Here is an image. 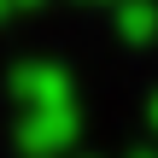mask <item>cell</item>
Returning <instances> with one entry per match:
<instances>
[{
    "label": "cell",
    "instance_id": "1",
    "mask_svg": "<svg viewBox=\"0 0 158 158\" xmlns=\"http://www.w3.org/2000/svg\"><path fill=\"white\" fill-rule=\"evenodd\" d=\"M76 129H82L76 94L41 100V106H18V147H23V158H59V152H70V147H76Z\"/></svg>",
    "mask_w": 158,
    "mask_h": 158
},
{
    "label": "cell",
    "instance_id": "2",
    "mask_svg": "<svg viewBox=\"0 0 158 158\" xmlns=\"http://www.w3.org/2000/svg\"><path fill=\"white\" fill-rule=\"evenodd\" d=\"M6 94H12V106H41V100H64V94H76V82H70V70L53 64V59H23V64H12Z\"/></svg>",
    "mask_w": 158,
    "mask_h": 158
},
{
    "label": "cell",
    "instance_id": "3",
    "mask_svg": "<svg viewBox=\"0 0 158 158\" xmlns=\"http://www.w3.org/2000/svg\"><path fill=\"white\" fill-rule=\"evenodd\" d=\"M111 23L129 47L158 41V0H111Z\"/></svg>",
    "mask_w": 158,
    "mask_h": 158
},
{
    "label": "cell",
    "instance_id": "4",
    "mask_svg": "<svg viewBox=\"0 0 158 158\" xmlns=\"http://www.w3.org/2000/svg\"><path fill=\"white\" fill-rule=\"evenodd\" d=\"M35 6H41V0H0V23H6V18H23V12H35Z\"/></svg>",
    "mask_w": 158,
    "mask_h": 158
},
{
    "label": "cell",
    "instance_id": "5",
    "mask_svg": "<svg viewBox=\"0 0 158 158\" xmlns=\"http://www.w3.org/2000/svg\"><path fill=\"white\" fill-rule=\"evenodd\" d=\"M147 129H152V135H158V88H152V94H147Z\"/></svg>",
    "mask_w": 158,
    "mask_h": 158
},
{
    "label": "cell",
    "instance_id": "6",
    "mask_svg": "<svg viewBox=\"0 0 158 158\" xmlns=\"http://www.w3.org/2000/svg\"><path fill=\"white\" fill-rule=\"evenodd\" d=\"M129 158H158V147H135V152H129Z\"/></svg>",
    "mask_w": 158,
    "mask_h": 158
},
{
    "label": "cell",
    "instance_id": "7",
    "mask_svg": "<svg viewBox=\"0 0 158 158\" xmlns=\"http://www.w3.org/2000/svg\"><path fill=\"white\" fill-rule=\"evenodd\" d=\"M82 6H111V0H82Z\"/></svg>",
    "mask_w": 158,
    "mask_h": 158
}]
</instances>
